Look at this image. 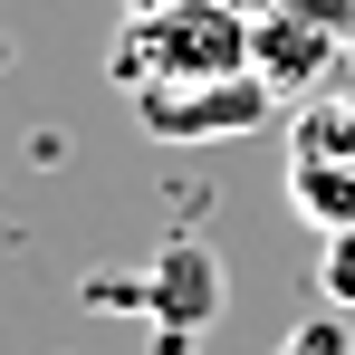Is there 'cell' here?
<instances>
[{
	"instance_id": "cell-1",
	"label": "cell",
	"mask_w": 355,
	"mask_h": 355,
	"mask_svg": "<svg viewBox=\"0 0 355 355\" xmlns=\"http://www.w3.org/2000/svg\"><path fill=\"white\" fill-rule=\"evenodd\" d=\"M221 67H250V19L231 0L125 10V29H116V77L125 87H173V77H221Z\"/></svg>"
},
{
	"instance_id": "cell-2",
	"label": "cell",
	"mask_w": 355,
	"mask_h": 355,
	"mask_svg": "<svg viewBox=\"0 0 355 355\" xmlns=\"http://www.w3.org/2000/svg\"><path fill=\"white\" fill-rule=\"evenodd\" d=\"M279 87L259 67H221V77H173V87H135V116L154 144H211V135H250L269 125Z\"/></svg>"
},
{
	"instance_id": "cell-3",
	"label": "cell",
	"mask_w": 355,
	"mask_h": 355,
	"mask_svg": "<svg viewBox=\"0 0 355 355\" xmlns=\"http://www.w3.org/2000/svg\"><path fill=\"white\" fill-rule=\"evenodd\" d=\"M221 307H231V269H221V250H211L202 231H173L154 259H144V317H154V336H164L173 355L192 346Z\"/></svg>"
},
{
	"instance_id": "cell-4",
	"label": "cell",
	"mask_w": 355,
	"mask_h": 355,
	"mask_svg": "<svg viewBox=\"0 0 355 355\" xmlns=\"http://www.w3.org/2000/svg\"><path fill=\"white\" fill-rule=\"evenodd\" d=\"M327 58H336V29L307 19L297 0H279L269 19H250V67L269 87H307V77H327Z\"/></svg>"
},
{
	"instance_id": "cell-5",
	"label": "cell",
	"mask_w": 355,
	"mask_h": 355,
	"mask_svg": "<svg viewBox=\"0 0 355 355\" xmlns=\"http://www.w3.org/2000/svg\"><path fill=\"white\" fill-rule=\"evenodd\" d=\"M288 202L317 221V231H355V154L297 144V135H288Z\"/></svg>"
},
{
	"instance_id": "cell-6",
	"label": "cell",
	"mask_w": 355,
	"mask_h": 355,
	"mask_svg": "<svg viewBox=\"0 0 355 355\" xmlns=\"http://www.w3.org/2000/svg\"><path fill=\"white\" fill-rule=\"evenodd\" d=\"M279 355H355V336H346V307H327V317H297L288 336H279Z\"/></svg>"
},
{
	"instance_id": "cell-7",
	"label": "cell",
	"mask_w": 355,
	"mask_h": 355,
	"mask_svg": "<svg viewBox=\"0 0 355 355\" xmlns=\"http://www.w3.org/2000/svg\"><path fill=\"white\" fill-rule=\"evenodd\" d=\"M317 288L336 297V307H355V231H327V259H317Z\"/></svg>"
},
{
	"instance_id": "cell-8",
	"label": "cell",
	"mask_w": 355,
	"mask_h": 355,
	"mask_svg": "<svg viewBox=\"0 0 355 355\" xmlns=\"http://www.w3.org/2000/svg\"><path fill=\"white\" fill-rule=\"evenodd\" d=\"M297 10H307V19H327V29H346V19H355V0H297Z\"/></svg>"
}]
</instances>
